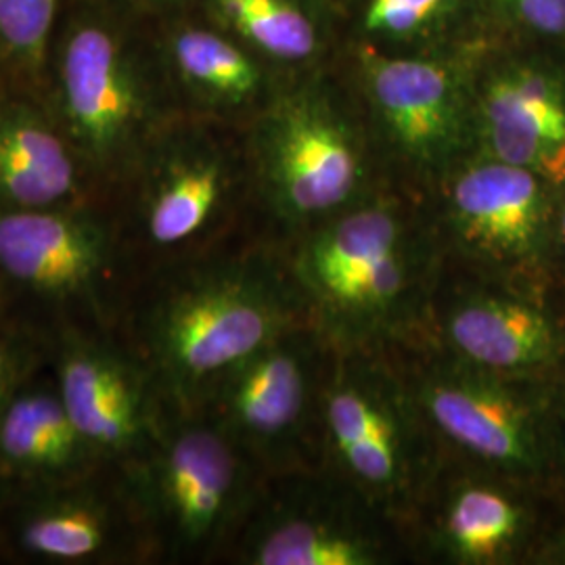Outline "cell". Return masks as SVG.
<instances>
[{
    "label": "cell",
    "instance_id": "cell-17",
    "mask_svg": "<svg viewBox=\"0 0 565 565\" xmlns=\"http://www.w3.org/2000/svg\"><path fill=\"white\" fill-rule=\"evenodd\" d=\"M530 515L501 476L445 459L411 515V546L450 565L507 564L524 545Z\"/></svg>",
    "mask_w": 565,
    "mask_h": 565
},
{
    "label": "cell",
    "instance_id": "cell-16",
    "mask_svg": "<svg viewBox=\"0 0 565 565\" xmlns=\"http://www.w3.org/2000/svg\"><path fill=\"white\" fill-rule=\"evenodd\" d=\"M419 343L509 377H527L548 369L565 352L564 331L545 308L501 282L465 273L457 282L446 281L443 273Z\"/></svg>",
    "mask_w": 565,
    "mask_h": 565
},
{
    "label": "cell",
    "instance_id": "cell-26",
    "mask_svg": "<svg viewBox=\"0 0 565 565\" xmlns=\"http://www.w3.org/2000/svg\"><path fill=\"white\" fill-rule=\"evenodd\" d=\"M501 13L543 36H564L565 0H494Z\"/></svg>",
    "mask_w": 565,
    "mask_h": 565
},
{
    "label": "cell",
    "instance_id": "cell-5",
    "mask_svg": "<svg viewBox=\"0 0 565 565\" xmlns=\"http://www.w3.org/2000/svg\"><path fill=\"white\" fill-rule=\"evenodd\" d=\"M126 469L158 564L224 562L266 480L202 411L166 403L151 445Z\"/></svg>",
    "mask_w": 565,
    "mask_h": 565
},
{
    "label": "cell",
    "instance_id": "cell-11",
    "mask_svg": "<svg viewBox=\"0 0 565 565\" xmlns=\"http://www.w3.org/2000/svg\"><path fill=\"white\" fill-rule=\"evenodd\" d=\"M411 553L403 525L317 467L264 480L224 564L385 565Z\"/></svg>",
    "mask_w": 565,
    "mask_h": 565
},
{
    "label": "cell",
    "instance_id": "cell-28",
    "mask_svg": "<svg viewBox=\"0 0 565 565\" xmlns=\"http://www.w3.org/2000/svg\"><path fill=\"white\" fill-rule=\"evenodd\" d=\"M2 492H4V486L0 484V497H2Z\"/></svg>",
    "mask_w": 565,
    "mask_h": 565
},
{
    "label": "cell",
    "instance_id": "cell-8",
    "mask_svg": "<svg viewBox=\"0 0 565 565\" xmlns=\"http://www.w3.org/2000/svg\"><path fill=\"white\" fill-rule=\"evenodd\" d=\"M153 564V539L121 465L102 461L0 497V565Z\"/></svg>",
    "mask_w": 565,
    "mask_h": 565
},
{
    "label": "cell",
    "instance_id": "cell-22",
    "mask_svg": "<svg viewBox=\"0 0 565 565\" xmlns=\"http://www.w3.org/2000/svg\"><path fill=\"white\" fill-rule=\"evenodd\" d=\"M218 15L268 57L306 61L317 53L319 30L298 0H212Z\"/></svg>",
    "mask_w": 565,
    "mask_h": 565
},
{
    "label": "cell",
    "instance_id": "cell-23",
    "mask_svg": "<svg viewBox=\"0 0 565 565\" xmlns=\"http://www.w3.org/2000/svg\"><path fill=\"white\" fill-rule=\"evenodd\" d=\"M55 7L57 0H0V49L30 74L41 70Z\"/></svg>",
    "mask_w": 565,
    "mask_h": 565
},
{
    "label": "cell",
    "instance_id": "cell-3",
    "mask_svg": "<svg viewBox=\"0 0 565 565\" xmlns=\"http://www.w3.org/2000/svg\"><path fill=\"white\" fill-rule=\"evenodd\" d=\"M137 281L111 203L0 212L2 319L49 342L118 333Z\"/></svg>",
    "mask_w": 565,
    "mask_h": 565
},
{
    "label": "cell",
    "instance_id": "cell-19",
    "mask_svg": "<svg viewBox=\"0 0 565 565\" xmlns=\"http://www.w3.org/2000/svg\"><path fill=\"white\" fill-rule=\"evenodd\" d=\"M109 202L51 107L0 102V212Z\"/></svg>",
    "mask_w": 565,
    "mask_h": 565
},
{
    "label": "cell",
    "instance_id": "cell-1",
    "mask_svg": "<svg viewBox=\"0 0 565 565\" xmlns=\"http://www.w3.org/2000/svg\"><path fill=\"white\" fill-rule=\"evenodd\" d=\"M302 323L308 310L281 247L254 235L142 275L118 333L163 403L198 411L233 366Z\"/></svg>",
    "mask_w": 565,
    "mask_h": 565
},
{
    "label": "cell",
    "instance_id": "cell-10",
    "mask_svg": "<svg viewBox=\"0 0 565 565\" xmlns=\"http://www.w3.org/2000/svg\"><path fill=\"white\" fill-rule=\"evenodd\" d=\"M331 345L312 323L266 343L218 380L198 411L266 478L319 467V401Z\"/></svg>",
    "mask_w": 565,
    "mask_h": 565
},
{
    "label": "cell",
    "instance_id": "cell-25",
    "mask_svg": "<svg viewBox=\"0 0 565 565\" xmlns=\"http://www.w3.org/2000/svg\"><path fill=\"white\" fill-rule=\"evenodd\" d=\"M49 354L51 342L41 333L0 317V406L49 364Z\"/></svg>",
    "mask_w": 565,
    "mask_h": 565
},
{
    "label": "cell",
    "instance_id": "cell-18",
    "mask_svg": "<svg viewBox=\"0 0 565 565\" xmlns=\"http://www.w3.org/2000/svg\"><path fill=\"white\" fill-rule=\"evenodd\" d=\"M473 86V84H471ZM476 156L565 184V88L548 72L511 63L473 86Z\"/></svg>",
    "mask_w": 565,
    "mask_h": 565
},
{
    "label": "cell",
    "instance_id": "cell-20",
    "mask_svg": "<svg viewBox=\"0 0 565 565\" xmlns=\"http://www.w3.org/2000/svg\"><path fill=\"white\" fill-rule=\"evenodd\" d=\"M102 463L72 424L51 364L0 406V484H49Z\"/></svg>",
    "mask_w": 565,
    "mask_h": 565
},
{
    "label": "cell",
    "instance_id": "cell-15",
    "mask_svg": "<svg viewBox=\"0 0 565 565\" xmlns=\"http://www.w3.org/2000/svg\"><path fill=\"white\" fill-rule=\"evenodd\" d=\"M361 72L377 135L417 177L440 182L473 156V86L452 65L364 53Z\"/></svg>",
    "mask_w": 565,
    "mask_h": 565
},
{
    "label": "cell",
    "instance_id": "cell-21",
    "mask_svg": "<svg viewBox=\"0 0 565 565\" xmlns=\"http://www.w3.org/2000/svg\"><path fill=\"white\" fill-rule=\"evenodd\" d=\"M172 63L186 93L212 111H239L260 97L258 65L223 36L189 28L172 42Z\"/></svg>",
    "mask_w": 565,
    "mask_h": 565
},
{
    "label": "cell",
    "instance_id": "cell-12",
    "mask_svg": "<svg viewBox=\"0 0 565 565\" xmlns=\"http://www.w3.org/2000/svg\"><path fill=\"white\" fill-rule=\"evenodd\" d=\"M51 111L107 200L163 128L139 70L102 25H81L70 36Z\"/></svg>",
    "mask_w": 565,
    "mask_h": 565
},
{
    "label": "cell",
    "instance_id": "cell-14",
    "mask_svg": "<svg viewBox=\"0 0 565 565\" xmlns=\"http://www.w3.org/2000/svg\"><path fill=\"white\" fill-rule=\"evenodd\" d=\"M49 364L90 452L105 463H139L153 440L163 401L120 333L63 331L51 340Z\"/></svg>",
    "mask_w": 565,
    "mask_h": 565
},
{
    "label": "cell",
    "instance_id": "cell-13",
    "mask_svg": "<svg viewBox=\"0 0 565 565\" xmlns=\"http://www.w3.org/2000/svg\"><path fill=\"white\" fill-rule=\"evenodd\" d=\"M546 184L532 170L476 153L452 168L434 216L446 264L494 282L541 266L553 224Z\"/></svg>",
    "mask_w": 565,
    "mask_h": 565
},
{
    "label": "cell",
    "instance_id": "cell-24",
    "mask_svg": "<svg viewBox=\"0 0 565 565\" xmlns=\"http://www.w3.org/2000/svg\"><path fill=\"white\" fill-rule=\"evenodd\" d=\"M452 4L455 0H371L364 30L384 41H411L438 25Z\"/></svg>",
    "mask_w": 565,
    "mask_h": 565
},
{
    "label": "cell",
    "instance_id": "cell-2",
    "mask_svg": "<svg viewBox=\"0 0 565 565\" xmlns=\"http://www.w3.org/2000/svg\"><path fill=\"white\" fill-rule=\"evenodd\" d=\"M289 242L287 270L331 348L387 352L424 340L446 266L434 218L373 191Z\"/></svg>",
    "mask_w": 565,
    "mask_h": 565
},
{
    "label": "cell",
    "instance_id": "cell-9",
    "mask_svg": "<svg viewBox=\"0 0 565 565\" xmlns=\"http://www.w3.org/2000/svg\"><path fill=\"white\" fill-rule=\"evenodd\" d=\"M394 354L445 459L509 482L543 473V417L525 377L490 373L425 343Z\"/></svg>",
    "mask_w": 565,
    "mask_h": 565
},
{
    "label": "cell",
    "instance_id": "cell-7",
    "mask_svg": "<svg viewBox=\"0 0 565 565\" xmlns=\"http://www.w3.org/2000/svg\"><path fill=\"white\" fill-rule=\"evenodd\" d=\"M245 156L252 189L285 242L375 191L361 124L315 88L268 103L247 135Z\"/></svg>",
    "mask_w": 565,
    "mask_h": 565
},
{
    "label": "cell",
    "instance_id": "cell-6",
    "mask_svg": "<svg viewBox=\"0 0 565 565\" xmlns=\"http://www.w3.org/2000/svg\"><path fill=\"white\" fill-rule=\"evenodd\" d=\"M239 172L210 132L163 126L109 198L139 279L254 237L242 233Z\"/></svg>",
    "mask_w": 565,
    "mask_h": 565
},
{
    "label": "cell",
    "instance_id": "cell-4",
    "mask_svg": "<svg viewBox=\"0 0 565 565\" xmlns=\"http://www.w3.org/2000/svg\"><path fill=\"white\" fill-rule=\"evenodd\" d=\"M443 463L396 354L331 348L319 401V467L406 530Z\"/></svg>",
    "mask_w": 565,
    "mask_h": 565
},
{
    "label": "cell",
    "instance_id": "cell-27",
    "mask_svg": "<svg viewBox=\"0 0 565 565\" xmlns=\"http://www.w3.org/2000/svg\"><path fill=\"white\" fill-rule=\"evenodd\" d=\"M555 247H557V252H559V256L564 258L565 263V203L562 212H559L557 224H551V249H555Z\"/></svg>",
    "mask_w": 565,
    "mask_h": 565
}]
</instances>
